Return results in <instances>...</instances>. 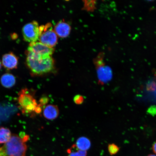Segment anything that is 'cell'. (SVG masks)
Instances as JSON below:
<instances>
[{"label":"cell","mask_w":156,"mask_h":156,"mask_svg":"<svg viewBox=\"0 0 156 156\" xmlns=\"http://www.w3.org/2000/svg\"><path fill=\"white\" fill-rule=\"evenodd\" d=\"M26 54L27 65L32 76H41L53 71L54 62L51 56L46 58H38L27 52Z\"/></svg>","instance_id":"1"},{"label":"cell","mask_w":156,"mask_h":156,"mask_svg":"<svg viewBox=\"0 0 156 156\" xmlns=\"http://www.w3.org/2000/svg\"><path fill=\"white\" fill-rule=\"evenodd\" d=\"M17 102L23 114L36 116L35 112L38 102L35 97V92L27 88L21 89L18 93Z\"/></svg>","instance_id":"2"},{"label":"cell","mask_w":156,"mask_h":156,"mask_svg":"<svg viewBox=\"0 0 156 156\" xmlns=\"http://www.w3.org/2000/svg\"><path fill=\"white\" fill-rule=\"evenodd\" d=\"M5 156H26V143L16 134H13L9 141L3 146Z\"/></svg>","instance_id":"3"},{"label":"cell","mask_w":156,"mask_h":156,"mask_svg":"<svg viewBox=\"0 0 156 156\" xmlns=\"http://www.w3.org/2000/svg\"><path fill=\"white\" fill-rule=\"evenodd\" d=\"M40 42L50 48H53L57 44V35L51 23H48L39 27Z\"/></svg>","instance_id":"4"},{"label":"cell","mask_w":156,"mask_h":156,"mask_svg":"<svg viewBox=\"0 0 156 156\" xmlns=\"http://www.w3.org/2000/svg\"><path fill=\"white\" fill-rule=\"evenodd\" d=\"M95 63L99 84L101 85H104L111 81L112 77V71L110 67L105 63L102 54L99 55L95 58Z\"/></svg>","instance_id":"5"},{"label":"cell","mask_w":156,"mask_h":156,"mask_svg":"<svg viewBox=\"0 0 156 156\" xmlns=\"http://www.w3.org/2000/svg\"><path fill=\"white\" fill-rule=\"evenodd\" d=\"M27 52L37 58H46L51 56L54 49L37 42L30 43Z\"/></svg>","instance_id":"6"},{"label":"cell","mask_w":156,"mask_h":156,"mask_svg":"<svg viewBox=\"0 0 156 156\" xmlns=\"http://www.w3.org/2000/svg\"><path fill=\"white\" fill-rule=\"evenodd\" d=\"M22 33L24 40L30 43L37 42L39 40V26L37 22L33 21L23 27Z\"/></svg>","instance_id":"7"},{"label":"cell","mask_w":156,"mask_h":156,"mask_svg":"<svg viewBox=\"0 0 156 156\" xmlns=\"http://www.w3.org/2000/svg\"><path fill=\"white\" fill-rule=\"evenodd\" d=\"M18 62L19 58L12 52L4 55L2 58V64L8 70L17 69Z\"/></svg>","instance_id":"8"},{"label":"cell","mask_w":156,"mask_h":156,"mask_svg":"<svg viewBox=\"0 0 156 156\" xmlns=\"http://www.w3.org/2000/svg\"><path fill=\"white\" fill-rule=\"evenodd\" d=\"M59 114L58 107L54 105H48L44 107L43 115L44 118L48 120H54L58 118Z\"/></svg>","instance_id":"9"},{"label":"cell","mask_w":156,"mask_h":156,"mask_svg":"<svg viewBox=\"0 0 156 156\" xmlns=\"http://www.w3.org/2000/svg\"><path fill=\"white\" fill-rule=\"evenodd\" d=\"M54 30L60 37H67L70 34L71 28L70 25L65 22L60 21L55 27Z\"/></svg>","instance_id":"10"},{"label":"cell","mask_w":156,"mask_h":156,"mask_svg":"<svg viewBox=\"0 0 156 156\" xmlns=\"http://www.w3.org/2000/svg\"><path fill=\"white\" fill-rule=\"evenodd\" d=\"M0 81L3 87L10 89L14 86L16 83V79L12 74L6 73L2 75Z\"/></svg>","instance_id":"11"},{"label":"cell","mask_w":156,"mask_h":156,"mask_svg":"<svg viewBox=\"0 0 156 156\" xmlns=\"http://www.w3.org/2000/svg\"><path fill=\"white\" fill-rule=\"evenodd\" d=\"M75 145L78 149L87 151L90 148L91 143L89 138L85 136H81L78 138Z\"/></svg>","instance_id":"12"},{"label":"cell","mask_w":156,"mask_h":156,"mask_svg":"<svg viewBox=\"0 0 156 156\" xmlns=\"http://www.w3.org/2000/svg\"><path fill=\"white\" fill-rule=\"evenodd\" d=\"M11 133L9 128L1 127L0 128V144H6L11 137Z\"/></svg>","instance_id":"13"},{"label":"cell","mask_w":156,"mask_h":156,"mask_svg":"<svg viewBox=\"0 0 156 156\" xmlns=\"http://www.w3.org/2000/svg\"><path fill=\"white\" fill-rule=\"evenodd\" d=\"M67 152L68 154L67 156H87V151L78 149L75 144L68 149Z\"/></svg>","instance_id":"14"},{"label":"cell","mask_w":156,"mask_h":156,"mask_svg":"<svg viewBox=\"0 0 156 156\" xmlns=\"http://www.w3.org/2000/svg\"><path fill=\"white\" fill-rule=\"evenodd\" d=\"M109 153L111 155H115L119 151V147L114 144H109L108 146Z\"/></svg>","instance_id":"15"},{"label":"cell","mask_w":156,"mask_h":156,"mask_svg":"<svg viewBox=\"0 0 156 156\" xmlns=\"http://www.w3.org/2000/svg\"><path fill=\"white\" fill-rule=\"evenodd\" d=\"M49 101V98L47 96L43 95L39 99L38 103L44 108V107L48 104Z\"/></svg>","instance_id":"16"},{"label":"cell","mask_w":156,"mask_h":156,"mask_svg":"<svg viewBox=\"0 0 156 156\" xmlns=\"http://www.w3.org/2000/svg\"><path fill=\"white\" fill-rule=\"evenodd\" d=\"M73 100L76 104L80 105L82 104L84 102V99L82 95L78 94L76 95L74 97Z\"/></svg>","instance_id":"17"},{"label":"cell","mask_w":156,"mask_h":156,"mask_svg":"<svg viewBox=\"0 0 156 156\" xmlns=\"http://www.w3.org/2000/svg\"><path fill=\"white\" fill-rule=\"evenodd\" d=\"M152 149H153L154 153L156 154V141L154 144L152 146Z\"/></svg>","instance_id":"18"},{"label":"cell","mask_w":156,"mask_h":156,"mask_svg":"<svg viewBox=\"0 0 156 156\" xmlns=\"http://www.w3.org/2000/svg\"><path fill=\"white\" fill-rule=\"evenodd\" d=\"M11 38L13 39V40H15L17 38V35L15 33H13V34H12L11 35Z\"/></svg>","instance_id":"19"},{"label":"cell","mask_w":156,"mask_h":156,"mask_svg":"<svg viewBox=\"0 0 156 156\" xmlns=\"http://www.w3.org/2000/svg\"><path fill=\"white\" fill-rule=\"evenodd\" d=\"M2 66V62L1 61V60H0V70H1V69Z\"/></svg>","instance_id":"20"},{"label":"cell","mask_w":156,"mask_h":156,"mask_svg":"<svg viewBox=\"0 0 156 156\" xmlns=\"http://www.w3.org/2000/svg\"><path fill=\"white\" fill-rule=\"evenodd\" d=\"M147 156H156V155L154 154H150L147 155Z\"/></svg>","instance_id":"21"}]
</instances>
